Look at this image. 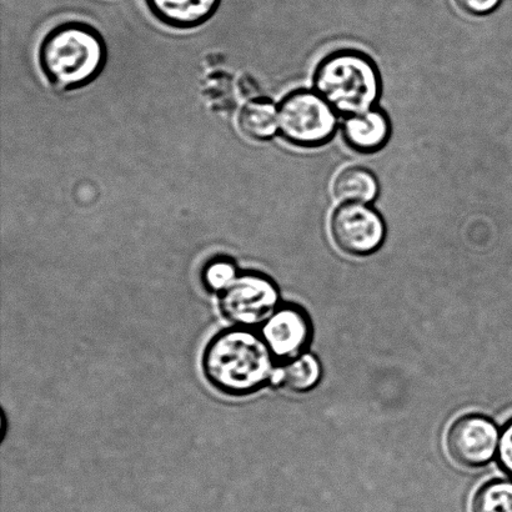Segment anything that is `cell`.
<instances>
[{"instance_id":"6da1fadb","label":"cell","mask_w":512,"mask_h":512,"mask_svg":"<svg viewBox=\"0 0 512 512\" xmlns=\"http://www.w3.org/2000/svg\"><path fill=\"white\" fill-rule=\"evenodd\" d=\"M108 45L94 25L82 20L59 23L44 35L38 64L49 85L69 93L89 87L107 67Z\"/></svg>"},{"instance_id":"9c48e42d","label":"cell","mask_w":512,"mask_h":512,"mask_svg":"<svg viewBox=\"0 0 512 512\" xmlns=\"http://www.w3.org/2000/svg\"><path fill=\"white\" fill-rule=\"evenodd\" d=\"M393 125L384 109L374 108L363 114L350 115L341 124L346 145L356 153H379L389 144Z\"/></svg>"},{"instance_id":"30bf717a","label":"cell","mask_w":512,"mask_h":512,"mask_svg":"<svg viewBox=\"0 0 512 512\" xmlns=\"http://www.w3.org/2000/svg\"><path fill=\"white\" fill-rule=\"evenodd\" d=\"M149 13L165 27L192 30L203 27L218 13L223 0H144Z\"/></svg>"},{"instance_id":"5b68a950","label":"cell","mask_w":512,"mask_h":512,"mask_svg":"<svg viewBox=\"0 0 512 512\" xmlns=\"http://www.w3.org/2000/svg\"><path fill=\"white\" fill-rule=\"evenodd\" d=\"M219 306L235 328H260L280 306L279 288L263 273H240L219 295Z\"/></svg>"},{"instance_id":"9a60e30c","label":"cell","mask_w":512,"mask_h":512,"mask_svg":"<svg viewBox=\"0 0 512 512\" xmlns=\"http://www.w3.org/2000/svg\"><path fill=\"white\" fill-rule=\"evenodd\" d=\"M239 274L238 266L233 259L228 256H215L204 265L202 280L205 288L220 295Z\"/></svg>"},{"instance_id":"277c9868","label":"cell","mask_w":512,"mask_h":512,"mask_svg":"<svg viewBox=\"0 0 512 512\" xmlns=\"http://www.w3.org/2000/svg\"><path fill=\"white\" fill-rule=\"evenodd\" d=\"M279 135L301 149L324 147L339 127V114L314 89H295L278 104Z\"/></svg>"},{"instance_id":"3957f363","label":"cell","mask_w":512,"mask_h":512,"mask_svg":"<svg viewBox=\"0 0 512 512\" xmlns=\"http://www.w3.org/2000/svg\"><path fill=\"white\" fill-rule=\"evenodd\" d=\"M313 88L346 118L376 108L383 93V80L370 55L345 48L320 60L313 73Z\"/></svg>"},{"instance_id":"2e32d148","label":"cell","mask_w":512,"mask_h":512,"mask_svg":"<svg viewBox=\"0 0 512 512\" xmlns=\"http://www.w3.org/2000/svg\"><path fill=\"white\" fill-rule=\"evenodd\" d=\"M498 461L501 470L512 479V418L501 429Z\"/></svg>"},{"instance_id":"4fadbf2b","label":"cell","mask_w":512,"mask_h":512,"mask_svg":"<svg viewBox=\"0 0 512 512\" xmlns=\"http://www.w3.org/2000/svg\"><path fill=\"white\" fill-rule=\"evenodd\" d=\"M321 375L323 371L318 358L304 353L276 368L271 384L281 386L291 393L303 394L320 383Z\"/></svg>"},{"instance_id":"7c38bea8","label":"cell","mask_w":512,"mask_h":512,"mask_svg":"<svg viewBox=\"0 0 512 512\" xmlns=\"http://www.w3.org/2000/svg\"><path fill=\"white\" fill-rule=\"evenodd\" d=\"M331 189H333L334 198L340 204H371L379 197L380 184L370 169L351 165L340 170Z\"/></svg>"},{"instance_id":"7a4b0ae2","label":"cell","mask_w":512,"mask_h":512,"mask_svg":"<svg viewBox=\"0 0 512 512\" xmlns=\"http://www.w3.org/2000/svg\"><path fill=\"white\" fill-rule=\"evenodd\" d=\"M274 361L259 333L234 326L209 341L202 368L213 388L234 398H244L271 384L276 370Z\"/></svg>"},{"instance_id":"8992f818","label":"cell","mask_w":512,"mask_h":512,"mask_svg":"<svg viewBox=\"0 0 512 512\" xmlns=\"http://www.w3.org/2000/svg\"><path fill=\"white\" fill-rule=\"evenodd\" d=\"M386 223L370 204H340L330 217V235L336 248L350 256L373 255L383 247Z\"/></svg>"},{"instance_id":"52a82bcc","label":"cell","mask_w":512,"mask_h":512,"mask_svg":"<svg viewBox=\"0 0 512 512\" xmlns=\"http://www.w3.org/2000/svg\"><path fill=\"white\" fill-rule=\"evenodd\" d=\"M500 433L488 416L468 414L451 424L446 434V450L455 464L465 469H480L498 455Z\"/></svg>"},{"instance_id":"e0dca14e","label":"cell","mask_w":512,"mask_h":512,"mask_svg":"<svg viewBox=\"0 0 512 512\" xmlns=\"http://www.w3.org/2000/svg\"><path fill=\"white\" fill-rule=\"evenodd\" d=\"M454 2L464 13L483 17L493 13L499 7L501 0H454Z\"/></svg>"},{"instance_id":"8fae6325","label":"cell","mask_w":512,"mask_h":512,"mask_svg":"<svg viewBox=\"0 0 512 512\" xmlns=\"http://www.w3.org/2000/svg\"><path fill=\"white\" fill-rule=\"evenodd\" d=\"M238 127L253 142H269L279 134L278 105L265 97L248 100L240 109Z\"/></svg>"},{"instance_id":"5bb4252c","label":"cell","mask_w":512,"mask_h":512,"mask_svg":"<svg viewBox=\"0 0 512 512\" xmlns=\"http://www.w3.org/2000/svg\"><path fill=\"white\" fill-rule=\"evenodd\" d=\"M473 512H512V481L493 480L475 494Z\"/></svg>"},{"instance_id":"ba28073f","label":"cell","mask_w":512,"mask_h":512,"mask_svg":"<svg viewBox=\"0 0 512 512\" xmlns=\"http://www.w3.org/2000/svg\"><path fill=\"white\" fill-rule=\"evenodd\" d=\"M261 338L276 360L288 361L308 349L313 325L304 309L296 305L279 306L260 326Z\"/></svg>"}]
</instances>
